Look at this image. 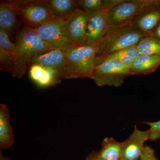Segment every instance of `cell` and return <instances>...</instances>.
<instances>
[{
    "mask_svg": "<svg viewBox=\"0 0 160 160\" xmlns=\"http://www.w3.org/2000/svg\"><path fill=\"white\" fill-rule=\"evenodd\" d=\"M6 158L4 157V156L2 155V154H1V160H6Z\"/></svg>",
    "mask_w": 160,
    "mask_h": 160,
    "instance_id": "f1b7e54d",
    "label": "cell"
},
{
    "mask_svg": "<svg viewBox=\"0 0 160 160\" xmlns=\"http://www.w3.org/2000/svg\"><path fill=\"white\" fill-rule=\"evenodd\" d=\"M121 0H78V8L89 17L101 12L108 11Z\"/></svg>",
    "mask_w": 160,
    "mask_h": 160,
    "instance_id": "e0dca14e",
    "label": "cell"
},
{
    "mask_svg": "<svg viewBox=\"0 0 160 160\" xmlns=\"http://www.w3.org/2000/svg\"><path fill=\"white\" fill-rule=\"evenodd\" d=\"M149 126L148 129L149 132V140L154 141L160 138V120L155 122H144Z\"/></svg>",
    "mask_w": 160,
    "mask_h": 160,
    "instance_id": "cb8c5ba5",
    "label": "cell"
},
{
    "mask_svg": "<svg viewBox=\"0 0 160 160\" xmlns=\"http://www.w3.org/2000/svg\"><path fill=\"white\" fill-rule=\"evenodd\" d=\"M89 17L78 8L66 19L67 35L75 46L83 45Z\"/></svg>",
    "mask_w": 160,
    "mask_h": 160,
    "instance_id": "8fae6325",
    "label": "cell"
},
{
    "mask_svg": "<svg viewBox=\"0 0 160 160\" xmlns=\"http://www.w3.org/2000/svg\"><path fill=\"white\" fill-rule=\"evenodd\" d=\"M122 145L123 142L106 137L103 140L99 154L104 160H120Z\"/></svg>",
    "mask_w": 160,
    "mask_h": 160,
    "instance_id": "ac0fdd59",
    "label": "cell"
},
{
    "mask_svg": "<svg viewBox=\"0 0 160 160\" xmlns=\"http://www.w3.org/2000/svg\"><path fill=\"white\" fill-rule=\"evenodd\" d=\"M14 65L13 55L0 48V70L12 73Z\"/></svg>",
    "mask_w": 160,
    "mask_h": 160,
    "instance_id": "7402d4cb",
    "label": "cell"
},
{
    "mask_svg": "<svg viewBox=\"0 0 160 160\" xmlns=\"http://www.w3.org/2000/svg\"><path fill=\"white\" fill-rule=\"evenodd\" d=\"M15 44L14 65L12 76L18 79L25 75L35 58L50 51L35 30L26 26L19 32Z\"/></svg>",
    "mask_w": 160,
    "mask_h": 160,
    "instance_id": "6da1fadb",
    "label": "cell"
},
{
    "mask_svg": "<svg viewBox=\"0 0 160 160\" xmlns=\"http://www.w3.org/2000/svg\"><path fill=\"white\" fill-rule=\"evenodd\" d=\"M19 16L17 10L11 1H1L0 29L6 32L9 37L19 27Z\"/></svg>",
    "mask_w": 160,
    "mask_h": 160,
    "instance_id": "4fadbf2b",
    "label": "cell"
},
{
    "mask_svg": "<svg viewBox=\"0 0 160 160\" xmlns=\"http://www.w3.org/2000/svg\"><path fill=\"white\" fill-rule=\"evenodd\" d=\"M148 140V130H140L135 125L132 133L123 142L120 160H139L146 146L145 142Z\"/></svg>",
    "mask_w": 160,
    "mask_h": 160,
    "instance_id": "9c48e42d",
    "label": "cell"
},
{
    "mask_svg": "<svg viewBox=\"0 0 160 160\" xmlns=\"http://www.w3.org/2000/svg\"><path fill=\"white\" fill-rule=\"evenodd\" d=\"M85 160H104L100 157L98 152H92L87 157Z\"/></svg>",
    "mask_w": 160,
    "mask_h": 160,
    "instance_id": "4316f807",
    "label": "cell"
},
{
    "mask_svg": "<svg viewBox=\"0 0 160 160\" xmlns=\"http://www.w3.org/2000/svg\"><path fill=\"white\" fill-rule=\"evenodd\" d=\"M61 80L56 71L51 68L44 67L42 74L36 84L39 87L45 88L60 84Z\"/></svg>",
    "mask_w": 160,
    "mask_h": 160,
    "instance_id": "44dd1931",
    "label": "cell"
},
{
    "mask_svg": "<svg viewBox=\"0 0 160 160\" xmlns=\"http://www.w3.org/2000/svg\"><path fill=\"white\" fill-rule=\"evenodd\" d=\"M14 138L9 120V111L5 104L0 105V146L3 149L11 147Z\"/></svg>",
    "mask_w": 160,
    "mask_h": 160,
    "instance_id": "9a60e30c",
    "label": "cell"
},
{
    "mask_svg": "<svg viewBox=\"0 0 160 160\" xmlns=\"http://www.w3.org/2000/svg\"><path fill=\"white\" fill-rule=\"evenodd\" d=\"M66 19L55 18L34 29L49 50L75 46L67 35Z\"/></svg>",
    "mask_w": 160,
    "mask_h": 160,
    "instance_id": "8992f818",
    "label": "cell"
},
{
    "mask_svg": "<svg viewBox=\"0 0 160 160\" xmlns=\"http://www.w3.org/2000/svg\"><path fill=\"white\" fill-rule=\"evenodd\" d=\"M95 63L90 79L99 87L118 88L124 83L126 78L131 75L130 67L118 61L108 60Z\"/></svg>",
    "mask_w": 160,
    "mask_h": 160,
    "instance_id": "5b68a950",
    "label": "cell"
},
{
    "mask_svg": "<svg viewBox=\"0 0 160 160\" xmlns=\"http://www.w3.org/2000/svg\"><path fill=\"white\" fill-rule=\"evenodd\" d=\"M147 34L133 22L117 26L109 27L97 47L96 56H104L137 45Z\"/></svg>",
    "mask_w": 160,
    "mask_h": 160,
    "instance_id": "7a4b0ae2",
    "label": "cell"
},
{
    "mask_svg": "<svg viewBox=\"0 0 160 160\" xmlns=\"http://www.w3.org/2000/svg\"><path fill=\"white\" fill-rule=\"evenodd\" d=\"M152 0H121L107 13L109 27L123 26L132 22L144 6Z\"/></svg>",
    "mask_w": 160,
    "mask_h": 160,
    "instance_id": "52a82bcc",
    "label": "cell"
},
{
    "mask_svg": "<svg viewBox=\"0 0 160 160\" xmlns=\"http://www.w3.org/2000/svg\"><path fill=\"white\" fill-rule=\"evenodd\" d=\"M49 7L55 17L67 19L78 8L76 1L74 0H47Z\"/></svg>",
    "mask_w": 160,
    "mask_h": 160,
    "instance_id": "d6986e66",
    "label": "cell"
},
{
    "mask_svg": "<svg viewBox=\"0 0 160 160\" xmlns=\"http://www.w3.org/2000/svg\"><path fill=\"white\" fill-rule=\"evenodd\" d=\"M137 46L140 54L160 56V40L152 36L143 38Z\"/></svg>",
    "mask_w": 160,
    "mask_h": 160,
    "instance_id": "ffe728a7",
    "label": "cell"
},
{
    "mask_svg": "<svg viewBox=\"0 0 160 160\" xmlns=\"http://www.w3.org/2000/svg\"><path fill=\"white\" fill-rule=\"evenodd\" d=\"M25 26L35 29L56 18L47 0L11 1Z\"/></svg>",
    "mask_w": 160,
    "mask_h": 160,
    "instance_id": "277c9868",
    "label": "cell"
},
{
    "mask_svg": "<svg viewBox=\"0 0 160 160\" xmlns=\"http://www.w3.org/2000/svg\"><path fill=\"white\" fill-rule=\"evenodd\" d=\"M97 51V47L84 45L66 49L62 79H90L95 66Z\"/></svg>",
    "mask_w": 160,
    "mask_h": 160,
    "instance_id": "3957f363",
    "label": "cell"
},
{
    "mask_svg": "<svg viewBox=\"0 0 160 160\" xmlns=\"http://www.w3.org/2000/svg\"><path fill=\"white\" fill-rule=\"evenodd\" d=\"M132 22L152 35L160 23V0H152L141 9Z\"/></svg>",
    "mask_w": 160,
    "mask_h": 160,
    "instance_id": "30bf717a",
    "label": "cell"
},
{
    "mask_svg": "<svg viewBox=\"0 0 160 160\" xmlns=\"http://www.w3.org/2000/svg\"><path fill=\"white\" fill-rule=\"evenodd\" d=\"M152 36L160 40V23L159 25L158 26L156 29L153 32V33L152 34Z\"/></svg>",
    "mask_w": 160,
    "mask_h": 160,
    "instance_id": "83f0119b",
    "label": "cell"
},
{
    "mask_svg": "<svg viewBox=\"0 0 160 160\" xmlns=\"http://www.w3.org/2000/svg\"><path fill=\"white\" fill-rule=\"evenodd\" d=\"M44 69V67L38 64H32L29 67V77L36 84L42 76Z\"/></svg>",
    "mask_w": 160,
    "mask_h": 160,
    "instance_id": "d4e9b609",
    "label": "cell"
},
{
    "mask_svg": "<svg viewBox=\"0 0 160 160\" xmlns=\"http://www.w3.org/2000/svg\"><path fill=\"white\" fill-rule=\"evenodd\" d=\"M108 11L101 12L89 17L82 45L98 47L109 28Z\"/></svg>",
    "mask_w": 160,
    "mask_h": 160,
    "instance_id": "ba28073f",
    "label": "cell"
},
{
    "mask_svg": "<svg viewBox=\"0 0 160 160\" xmlns=\"http://www.w3.org/2000/svg\"><path fill=\"white\" fill-rule=\"evenodd\" d=\"M139 160H158L154 149L150 146L146 145Z\"/></svg>",
    "mask_w": 160,
    "mask_h": 160,
    "instance_id": "484cf974",
    "label": "cell"
},
{
    "mask_svg": "<svg viewBox=\"0 0 160 160\" xmlns=\"http://www.w3.org/2000/svg\"><path fill=\"white\" fill-rule=\"evenodd\" d=\"M139 55L137 46L135 45L120 49L109 55L96 56L95 63L108 60H114L124 63L130 67Z\"/></svg>",
    "mask_w": 160,
    "mask_h": 160,
    "instance_id": "2e32d148",
    "label": "cell"
},
{
    "mask_svg": "<svg viewBox=\"0 0 160 160\" xmlns=\"http://www.w3.org/2000/svg\"><path fill=\"white\" fill-rule=\"evenodd\" d=\"M15 47V43L12 42L8 34L3 29H0V48L13 55Z\"/></svg>",
    "mask_w": 160,
    "mask_h": 160,
    "instance_id": "603a6c76",
    "label": "cell"
},
{
    "mask_svg": "<svg viewBox=\"0 0 160 160\" xmlns=\"http://www.w3.org/2000/svg\"><path fill=\"white\" fill-rule=\"evenodd\" d=\"M66 49H52L38 56L32 62V64H38L44 67L51 68L56 71L62 79L64 70ZM30 65V66H31Z\"/></svg>",
    "mask_w": 160,
    "mask_h": 160,
    "instance_id": "7c38bea8",
    "label": "cell"
},
{
    "mask_svg": "<svg viewBox=\"0 0 160 160\" xmlns=\"http://www.w3.org/2000/svg\"><path fill=\"white\" fill-rule=\"evenodd\" d=\"M160 66V56L140 54L130 66L131 75L150 74Z\"/></svg>",
    "mask_w": 160,
    "mask_h": 160,
    "instance_id": "5bb4252c",
    "label": "cell"
}]
</instances>
